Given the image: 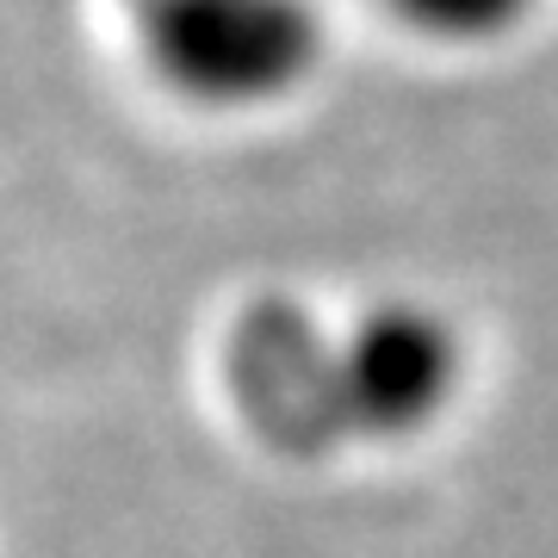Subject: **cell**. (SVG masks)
Wrapping results in <instances>:
<instances>
[{"label":"cell","mask_w":558,"mask_h":558,"mask_svg":"<svg viewBox=\"0 0 558 558\" xmlns=\"http://www.w3.org/2000/svg\"><path fill=\"white\" fill-rule=\"evenodd\" d=\"M223 385L242 428L279 459H329L354 447L341 398V336L299 299L242 304L223 336Z\"/></svg>","instance_id":"cell-2"},{"label":"cell","mask_w":558,"mask_h":558,"mask_svg":"<svg viewBox=\"0 0 558 558\" xmlns=\"http://www.w3.org/2000/svg\"><path fill=\"white\" fill-rule=\"evenodd\" d=\"M465 348L422 304H379L341 329V398L354 440H403L453 403Z\"/></svg>","instance_id":"cell-3"},{"label":"cell","mask_w":558,"mask_h":558,"mask_svg":"<svg viewBox=\"0 0 558 558\" xmlns=\"http://www.w3.org/2000/svg\"><path fill=\"white\" fill-rule=\"evenodd\" d=\"M143 44L186 100L267 106L317 69L323 20L311 0H143Z\"/></svg>","instance_id":"cell-1"},{"label":"cell","mask_w":558,"mask_h":558,"mask_svg":"<svg viewBox=\"0 0 558 558\" xmlns=\"http://www.w3.org/2000/svg\"><path fill=\"white\" fill-rule=\"evenodd\" d=\"M403 20L447 44H490L527 20L534 0H391Z\"/></svg>","instance_id":"cell-4"}]
</instances>
